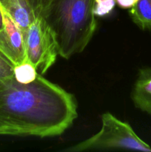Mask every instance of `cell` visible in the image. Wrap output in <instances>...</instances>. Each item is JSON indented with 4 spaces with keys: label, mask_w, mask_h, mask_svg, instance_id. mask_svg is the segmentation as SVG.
<instances>
[{
    "label": "cell",
    "mask_w": 151,
    "mask_h": 152,
    "mask_svg": "<svg viewBox=\"0 0 151 152\" xmlns=\"http://www.w3.org/2000/svg\"><path fill=\"white\" fill-rule=\"evenodd\" d=\"M75 96L38 74L28 84L0 80V135L51 137L78 117Z\"/></svg>",
    "instance_id": "6da1fadb"
},
{
    "label": "cell",
    "mask_w": 151,
    "mask_h": 152,
    "mask_svg": "<svg viewBox=\"0 0 151 152\" xmlns=\"http://www.w3.org/2000/svg\"><path fill=\"white\" fill-rule=\"evenodd\" d=\"M94 0H50L39 16L53 33L59 55L69 59L81 53L96 29Z\"/></svg>",
    "instance_id": "7a4b0ae2"
},
{
    "label": "cell",
    "mask_w": 151,
    "mask_h": 152,
    "mask_svg": "<svg viewBox=\"0 0 151 152\" xmlns=\"http://www.w3.org/2000/svg\"><path fill=\"white\" fill-rule=\"evenodd\" d=\"M101 130L91 137L64 149L67 152L91 150H132L151 152V147L137 136L130 124L121 121L110 113L102 115Z\"/></svg>",
    "instance_id": "3957f363"
},
{
    "label": "cell",
    "mask_w": 151,
    "mask_h": 152,
    "mask_svg": "<svg viewBox=\"0 0 151 152\" xmlns=\"http://www.w3.org/2000/svg\"><path fill=\"white\" fill-rule=\"evenodd\" d=\"M28 59L40 75H44L59 55L53 33L40 16H36L23 33Z\"/></svg>",
    "instance_id": "277c9868"
},
{
    "label": "cell",
    "mask_w": 151,
    "mask_h": 152,
    "mask_svg": "<svg viewBox=\"0 0 151 152\" xmlns=\"http://www.w3.org/2000/svg\"><path fill=\"white\" fill-rule=\"evenodd\" d=\"M1 7L4 27L0 31V52L14 65L28 61L25 42L22 30Z\"/></svg>",
    "instance_id": "5b68a950"
},
{
    "label": "cell",
    "mask_w": 151,
    "mask_h": 152,
    "mask_svg": "<svg viewBox=\"0 0 151 152\" xmlns=\"http://www.w3.org/2000/svg\"><path fill=\"white\" fill-rule=\"evenodd\" d=\"M131 97L136 108L151 115V68L139 70Z\"/></svg>",
    "instance_id": "8992f818"
},
{
    "label": "cell",
    "mask_w": 151,
    "mask_h": 152,
    "mask_svg": "<svg viewBox=\"0 0 151 152\" xmlns=\"http://www.w3.org/2000/svg\"><path fill=\"white\" fill-rule=\"evenodd\" d=\"M133 22L142 30H151V0H138L130 8Z\"/></svg>",
    "instance_id": "52a82bcc"
},
{
    "label": "cell",
    "mask_w": 151,
    "mask_h": 152,
    "mask_svg": "<svg viewBox=\"0 0 151 152\" xmlns=\"http://www.w3.org/2000/svg\"><path fill=\"white\" fill-rule=\"evenodd\" d=\"M38 75L36 69L29 60L14 66L13 77L21 83L28 84L31 83L36 79Z\"/></svg>",
    "instance_id": "ba28073f"
},
{
    "label": "cell",
    "mask_w": 151,
    "mask_h": 152,
    "mask_svg": "<svg viewBox=\"0 0 151 152\" xmlns=\"http://www.w3.org/2000/svg\"><path fill=\"white\" fill-rule=\"evenodd\" d=\"M115 3V0H94L93 11L95 16L108 15L113 10Z\"/></svg>",
    "instance_id": "9c48e42d"
},
{
    "label": "cell",
    "mask_w": 151,
    "mask_h": 152,
    "mask_svg": "<svg viewBox=\"0 0 151 152\" xmlns=\"http://www.w3.org/2000/svg\"><path fill=\"white\" fill-rule=\"evenodd\" d=\"M15 65L0 52V80L13 77Z\"/></svg>",
    "instance_id": "30bf717a"
},
{
    "label": "cell",
    "mask_w": 151,
    "mask_h": 152,
    "mask_svg": "<svg viewBox=\"0 0 151 152\" xmlns=\"http://www.w3.org/2000/svg\"><path fill=\"white\" fill-rule=\"evenodd\" d=\"M36 16H39L42 9L47 5L50 0H27Z\"/></svg>",
    "instance_id": "8fae6325"
},
{
    "label": "cell",
    "mask_w": 151,
    "mask_h": 152,
    "mask_svg": "<svg viewBox=\"0 0 151 152\" xmlns=\"http://www.w3.org/2000/svg\"><path fill=\"white\" fill-rule=\"evenodd\" d=\"M18 4H28V2L27 0H0V5L4 10H7Z\"/></svg>",
    "instance_id": "7c38bea8"
},
{
    "label": "cell",
    "mask_w": 151,
    "mask_h": 152,
    "mask_svg": "<svg viewBox=\"0 0 151 152\" xmlns=\"http://www.w3.org/2000/svg\"><path fill=\"white\" fill-rule=\"evenodd\" d=\"M138 0H115L119 7L124 9H130L134 5Z\"/></svg>",
    "instance_id": "4fadbf2b"
},
{
    "label": "cell",
    "mask_w": 151,
    "mask_h": 152,
    "mask_svg": "<svg viewBox=\"0 0 151 152\" xmlns=\"http://www.w3.org/2000/svg\"><path fill=\"white\" fill-rule=\"evenodd\" d=\"M3 27H4V19H3L2 10H1V5H0V31L2 29Z\"/></svg>",
    "instance_id": "5bb4252c"
}]
</instances>
